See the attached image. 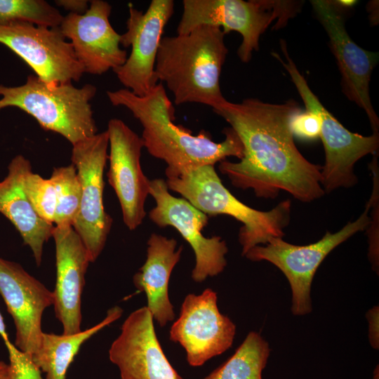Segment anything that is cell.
<instances>
[{"label":"cell","mask_w":379,"mask_h":379,"mask_svg":"<svg viewBox=\"0 0 379 379\" xmlns=\"http://www.w3.org/2000/svg\"><path fill=\"white\" fill-rule=\"evenodd\" d=\"M300 109L293 100L272 104L256 98L239 103L226 100L213 109L230 125L244 147L239 161L219 162L220 172L233 186L251 189L258 197L274 199L281 190L302 202L321 197V166L299 152L290 127Z\"/></svg>","instance_id":"cell-1"},{"label":"cell","mask_w":379,"mask_h":379,"mask_svg":"<svg viewBox=\"0 0 379 379\" xmlns=\"http://www.w3.org/2000/svg\"><path fill=\"white\" fill-rule=\"evenodd\" d=\"M107 95L112 105L127 108L139 121L144 147L164 161L166 168L182 171L214 166L230 157H243L242 143L231 127L224 128L225 140L215 142L206 131L193 135L188 129L175 125L174 107L161 82L144 96L126 88L107 91Z\"/></svg>","instance_id":"cell-2"},{"label":"cell","mask_w":379,"mask_h":379,"mask_svg":"<svg viewBox=\"0 0 379 379\" xmlns=\"http://www.w3.org/2000/svg\"><path fill=\"white\" fill-rule=\"evenodd\" d=\"M225 35L219 27L203 25L187 34L162 37L155 72L175 105L199 103L214 109L226 101L220 86L228 53Z\"/></svg>","instance_id":"cell-3"},{"label":"cell","mask_w":379,"mask_h":379,"mask_svg":"<svg viewBox=\"0 0 379 379\" xmlns=\"http://www.w3.org/2000/svg\"><path fill=\"white\" fill-rule=\"evenodd\" d=\"M168 190L180 194L208 216L227 215L241 222L239 242L244 256L256 246L272 238H282L290 221L289 199L268 211L254 209L237 199L222 183L214 166L207 165L182 171L165 169Z\"/></svg>","instance_id":"cell-4"},{"label":"cell","mask_w":379,"mask_h":379,"mask_svg":"<svg viewBox=\"0 0 379 379\" xmlns=\"http://www.w3.org/2000/svg\"><path fill=\"white\" fill-rule=\"evenodd\" d=\"M96 87L71 82L48 84L30 74L18 86L0 84V109L15 107L33 117L41 127L60 134L72 145L98 133L91 100Z\"/></svg>","instance_id":"cell-5"},{"label":"cell","mask_w":379,"mask_h":379,"mask_svg":"<svg viewBox=\"0 0 379 379\" xmlns=\"http://www.w3.org/2000/svg\"><path fill=\"white\" fill-rule=\"evenodd\" d=\"M298 4L291 1L183 0L177 34L203 25L219 27L225 34L237 32L242 36L238 56L248 62L253 52L258 51L261 34L275 20L279 27L286 25L297 13Z\"/></svg>","instance_id":"cell-6"},{"label":"cell","mask_w":379,"mask_h":379,"mask_svg":"<svg viewBox=\"0 0 379 379\" xmlns=\"http://www.w3.org/2000/svg\"><path fill=\"white\" fill-rule=\"evenodd\" d=\"M281 49L286 61L277 53L276 58L289 74L306 109L319 118L322 140L325 151V163L321 166V186L326 193L340 187H350L357 182L354 167L357 161L371 154H376L379 147L378 132L364 136L352 133L344 127L321 103L309 87L293 60L288 55L286 43L281 40Z\"/></svg>","instance_id":"cell-7"},{"label":"cell","mask_w":379,"mask_h":379,"mask_svg":"<svg viewBox=\"0 0 379 379\" xmlns=\"http://www.w3.org/2000/svg\"><path fill=\"white\" fill-rule=\"evenodd\" d=\"M371 199L361 215L335 233L326 232L319 241L308 245H295L282 238H272L267 244L251 248L244 255L251 261H267L286 277L291 290V312L303 316L312 310L311 286L314 276L328 254L335 247L370 225L368 211Z\"/></svg>","instance_id":"cell-8"},{"label":"cell","mask_w":379,"mask_h":379,"mask_svg":"<svg viewBox=\"0 0 379 379\" xmlns=\"http://www.w3.org/2000/svg\"><path fill=\"white\" fill-rule=\"evenodd\" d=\"M108 147L107 130L72 145V164L81 187L80 207L72 227L86 248L91 262L102 251L112 225L103 204Z\"/></svg>","instance_id":"cell-9"},{"label":"cell","mask_w":379,"mask_h":379,"mask_svg":"<svg viewBox=\"0 0 379 379\" xmlns=\"http://www.w3.org/2000/svg\"><path fill=\"white\" fill-rule=\"evenodd\" d=\"M149 195L155 201L149 212V219L161 228L174 227L192 248L195 255L192 279L202 282L221 273L227 265L228 248L220 237L203 235L208 216L184 198L173 196L162 178L150 180Z\"/></svg>","instance_id":"cell-10"},{"label":"cell","mask_w":379,"mask_h":379,"mask_svg":"<svg viewBox=\"0 0 379 379\" xmlns=\"http://www.w3.org/2000/svg\"><path fill=\"white\" fill-rule=\"evenodd\" d=\"M174 12L172 0H152L143 13L129 5L126 31L120 44L131 46L124 64L113 71L120 83L133 94L144 96L158 84L155 63L165 26Z\"/></svg>","instance_id":"cell-11"},{"label":"cell","mask_w":379,"mask_h":379,"mask_svg":"<svg viewBox=\"0 0 379 379\" xmlns=\"http://www.w3.org/2000/svg\"><path fill=\"white\" fill-rule=\"evenodd\" d=\"M235 333V324L219 311L217 293L206 288L200 295H186L169 338L185 349L188 364L196 367L227 350Z\"/></svg>","instance_id":"cell-12"},{"label":"cell","mask_w":379,"mask_h":379,"mask_svg":"<svg viewBox=\"0 0 379 379\" xmlns=\"http://www.w3.org/2000/svg\"><path fill=\"white\" fill-rule=\"evenodd\" d=\"M0 43L22 58L36 75L48 84L78 81L84 69L72 46L59 27L48 28L28 22L0 25Z\"/></svg>","instance_id":"cell-13"},{"label":"cell","mask_w":379,"mask_h":379,"mask_svg":"<svg viewBox=\"0 0 379 379\" xmlns=\"http://www.w3.org/2000/svg\"><path fill=\"white\" fill-rule=\"evenodd\" d=\"M109 138V184L119 199L124 224L134 230L146 216L145 201L150 180L143 173L140 157L144 142L141 137L122 120L112 119L107 129Z\"/></svg>","instance_id":"cell-14"},{"label":"cell","mask_w":379,"mask_h":379,"mask_svg":"<svg viewBox=\"0 0 379 379\" xmlns=\"http://www.w3.org/2000/svg\"><path fill=\"white\" fill-rule=\"evenodd\" d=\"M311 4L328 36L341 74L343 93L365 111L373 132H378L379 119L369 95L371 75L378 53L363 49L350 38L337 3L314 0Z\"/></svg>","instance_id":"cell-15"},{"label":"cell","mask_w":379,"mask_h":379,"mask_svg":"<svg viewBox=\"0 0 379 379\" xmlns=\"http://www.w3.org/2000/svg\"><path fill=\"white\" fill-rule=\"evenodd\" d=\"M84 14L69 13L59 27L69 39L84 72L101 75L123 65L127 52L120 46V36L109 22L111 5L102 0L90 1Z\"/></svg>","instance_id":"cell-16"},{"label":"cell","mask_w":379,"mask_h":379,"mask_svg":"<svg viewBox=\"0 0 379 379\" xmlns=\"http://www.w3.org/2000/svg\"><path fill=\"white\" fill-rule=\"evenodd\" d=\"M146 307L131 312L109 350L121 379H183L166 357Z\"/></svg>","instance_id":"cell-17"},{"label":"cell","mask_w":379,"mask_h":379,"mask_svg":"<svg viewBox=\"0 0 379 379\" xmlns=\"http://www.w3.org/2000/svg\"><path fill=\"white\" fill-rule=\"evenodd\" d=\"M0 294L15 326V346L33 354L43 333V313L53 305V292L20 264L0 258Z\"/></svg>","instance_id":"cell-18"},{"label":"cell","mask_w":379,"mask_h":379,"mask_svg":"<svg viewBox=\"0 0 379 379\" xmlns=\"http://www.w3.org/2000/svg\"><path fill=\"white\" fill-rule=\"evenodd\" d=\"M56 283L54 310L63 334L81 331V295L89 262L88 252L72 225L54 226Z\"/></svg>","instance_id":"cell-19"},{"label":"cell","mask_w":379,"mask_h":379,"mask_svg":"<svg viewBox=\"0 0 379 379\" xmlns=\"http://www.w3.org/2000/svg\"><path fill=\"white\" fill-rule=\"evenodd\" d=\"M32 170L30 161L21 154L11 160L8 175L0 182V213L18 231L39 266L44 244L52 237L54 226L36 214L23 190L24 178Z\"/></svg>","instance_id":"cell-20"},{"label":"cell","mask_w":379,"mask_h":379,"mask_svg":"<svg viewBox=\"0 0 379 379\" xmlns=\"http://www.w3.org/2000/svg\"><path fill=\"white\" fill-rule=\"evenodd\" d=\"M176 248L175 239L152 233L147 241L146 260L133 277L135 286L147 296V307L161 327L175 319L168 283L181 257L182 247Z\"/></svg>","instance_id":"cell-21"},{"label":"cell","mask_w":379,"mask_h":379,"mask_svg":"<svg viewBox=\"0 0 379 379\" xmlns=\"http://www.w3.org/2000/svg\"><path fill=\"white\" fill-rule=\"evenodd\" d=\"M123 310L110 308L104 319L95 326L73 334L57 335L43 332L32 360L46 379H66L67 372L81 345L91 337L117 320Z\"/></svg>","instance_id":"cell-22"},{"label":"cell","mask_w":379,"mask_h":379,"mask_svg":"<svg viewBox=\"0 0 379 379\" xmlns=\"http://www.w3.org/2000/svg\"><path fill=\"white\" fill-rule=\"evenodd\" d=\"M270 351L260 333L250 331L234 353L203 379H262Z\"/></svg>","instance_id":"cell-23"},{"label":"cell","mask_w":379,"mask_h":379,"mask_svg":"<svg viewBox=\"0 0 379 379\" xmlns=\"http://www.w3.org/2000/svg\"><path fill=\"white\" fill-rule=\"evenodd\" d=\"M50 179L54 185L57 199L53 224L72 226L81 199V187L77 169L73 164L55 167Z\"/></svg>","instance_id":"cell-24"},{"label":"cell","mask_w":379,"mask_h":379,"mask_svg":"<svg viewBox=\"0 0 379 379\" xmlns=\"http://www.w3.org/2000/svg\"><path fill=\"white\" fill-rule=\"evenodd\" d=\"M63 18L58 9L44 0H0V25L28 22L57 28Z\"/></svg>","instance_id":"cell-25"},{"label":"cell","mask_w":379,"mask_h":379,"mask_svg":"<svg viewBox=\"0 0 379 379\" xmlns=\"http://www.w3.org/2000/svg\"><path fill=\"white\" fill-rule=\"evenodd\" d=\"M23 190L36 214L53 224L56 208V192L51 180L42 178L32 170L23 180Z\"/></svg>","instance_id":"cell-26"},{"label":"cell","mask_w":379,"mask_h":379,"mask_svg":"<svg viewBox=\"0 0 379 379\" xmlns=\"http://www.w3.org/2000/svg\"><path fill=\"white\" fill-rule=\"evenodd\" d=\"M8 357L9 379H46L32 360V355L17 348L11 341L5 343Z\"/></svg>","instance_id":"cell-27"},{"label":"cell","mask_w":379,"mask_h":379,"mask_svg":"<svg viewBox=\"0 0 379 379\" xmlns=\"http://www.w3.org/2000/svg\"><path fill=\"white\" fill-rule=\"evenodd\" d=\"M320 120L312 111L301 109L295 112L290 122L293 135L304 140H314L320 138Z\"/></svg>","instance_id":"cell-28"},{"label":"cell","mask_w":379,"mask_h":379,"mask_svg":"<svg viewBox=\"0 0 379 379\" xmlns=\"http://www.w3.org/2000/svg\"><path fill=\"white\" fill-rule=\"evenodd\" d=\"M378 307L375 306L370 309L366 316L368 321V338L372 347L378 349L379 334H378Z\"/></svg>","instance_id":"cell-29"},{"label":"cell","mask_w":379,"mask_h":379,"mask_svg":"<svg viewBox=\"0 0 379 379\" xmlns=\"http://www.w3.org/2000/svg\"><path fill=\"white\" fill-rule=\"evenodd\" d=\"M55 2L58 6L76 14L85 13L90 5L86 0H57Z\"/></svg>","instance_id":"cell-30"},{"label":"cell","mask_w":379,"mask_h":379,"mask_svg":"<svg viewBox=\"0 0 379 379\" xmlns=\"http://www.w3.org/2000/svg\"><path fill=\"white\" fill-rule=\"evenodd\" d=\"M0 335L4 340V343L10 341L8 335L6 333L4 317H2L1 312H0Z\"/></svg>","instance_id":"cell-31"},{"label":"cell","mask_w":379,"mask_h":379,"mask_svg":"<svg viewBox=\"0 0 379 379\" xmlns=\"http://www.w3.org/2000/svg\"><path fill=\"white\" fill-rule=\"evenodd\" d=\"M0 379H9L8 364L3 361H0Z\"/></svg>","instance_id":"cell-32"}]
</instances>
